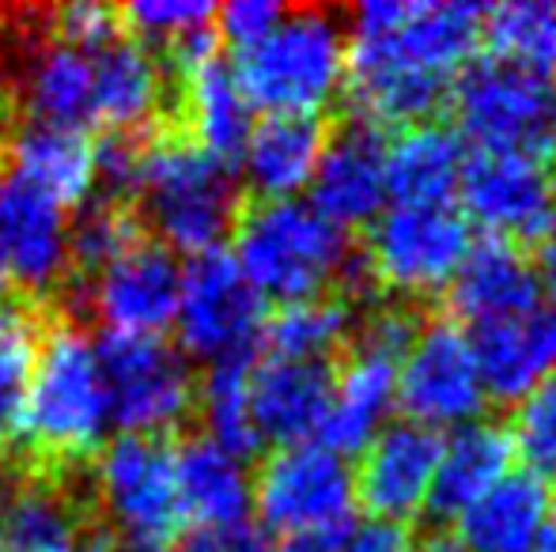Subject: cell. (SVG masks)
<instances>
[{
	"label": "cell",
	"mask_w": 556,
	"mask_h": 552,
	"mask_svg": "<svg viewBox=\"0 0 556 552\" xmlns=\"http://www.w3.org/2000/svg\"><path fill=\"white\" fill-rule=\"evenodd\" d=\"M481 38L492 57L538 80L556 76V0H504L481 12Z\"/></svg>",
	"instance_id": "1f68e13d"
},
{
	"label": "cell",
	"mask_w": 556,
	"mask_h": 552,
	"mask_svg": "<svg viewBox=\"0 0 556 552\" xmlns=\"http://www.w3.org/2000/svg\"><path fill=\"white\" fill-rule=\"evenodd\" d=\"M326 144L323 118H295V114H265L254 121L239 152L247 185L262 201H292L311 185L318 155Z\"/></svg>",
	"instance_id": "603a6c76"
},
{
	"label": "cell",
	"mask_w": 556,
	"mask_h": 552,
	"mask_svg": "<svg viewBox=\"0 0 556 552\" xmlns=\"http://www.w3.org/2000/svg\"><path fill=\"white\" fill-rule=\"evenodd\" d=\"M451 111L462 140L477 152H534L553 140L556 91L549 80L504 65V61H469L451 88Z\"/></svg>",
	"instance_id": "8fae6325"
},
{
	"label": "cell",
	"mask_w": 556,
	"mask_h": 552,
	"mask_svg": "<svg viewBox=\"0 0 556 552\" xmlns=\"http://www.w3.org/2000/svg\"><path fill=\"white\" fill-rule=\"evenodd\" d=\"M46 35L91 57V53H99L117 38V12L106 4H91V0L61 4L58 12H50V30Z\"/></svg>",
	"instance_id": "ab89813d"
},
{
	"label": "cell",
	"mask_w": 556,
	"mask_h": 552,
	"mask_svg": "<svg viewBox=\"0 0 556 552\" xmlns=\"http://www.w3.org/2000/svg\"><path fill=\"white\" fill-rule=\"evenodd\" d=\"M330 398V363L280 360V356L250 363V416L262 442H277V447L318 442Z\"/></svg>",
	"instance_id": "d6986e66"
},
{
	"label": "cell",
	"mask_w": 556,
	"mask_h": 552,
	"mask_svg": "<svg viewBox=\"0 0 556 552\" xmlns=\"http://www.w3.org/2000/svg\"><path fill=\"white\" fill-rule=\"evenodd\" d=\"M280 15H285V8L273 4V0H231V4L213 12V30L239 53H247L250 46H257L277 27Z\"/></svg>",
	"instance_id": "60d3db41"
},
{
	"label": "cell",
	"mask_w": 556,
	"mask_h": 552,
	"mask_svg": "<svg viewBox=\"0 0 556 552\" xmlns=\"http://www.w3.org/2000/svg\"><path fill=\"white\" fill-rule=\"evenodd\" d=\"M38 345L35 318L23 307H0V427L20 416Z\"/></svg>",
	"instance_id": "74e56055"
},
{
	"label": "cell",
	"mask_w": 556,
	"mask_h": 552,
	"mask_svg": "<svg viewBox=\"0 0 556 552\" xmlns=\"http://www.w3.org/2000/svg\"><path fill=\"white\" fill-rule=\"evenodd\" d=\"M515 458L527 462V473L538 480H556V375L515 401V416L507 424Z\"/></svg>",
	"instance_id": "d590c367"
},
{
	"label": "cell",
	"mask_w": 556,
	"mask_h": 552,
	"mask_svg": "<svg viewBox=\"0 0 556 552\" xmlns=\"http://www.w3.org/2000/svg\"><path fill=\"white\" fill-rule=\"evenodd\" d=\"M553 140H556V118H553Z\"/></svg>",
	"instance_id": "f5cc1de1"
},
{
	"label": "cell",
	"mask_w": 556,
	"mask_h": 552,
	"mask_svg": "<svg viewBox=\"0 0 556 552\" xmlns=\"http://www.w3.org/2000/svg\"><path fill=\"white\" fill-rule=\"evenodd\" d=\"M553 530H556V492H553Z\"/></svg>",
	"instance_id": "f907efd6"
},
{
	"label": "cell",
	"mask_w": 556,
	"mask_h": 552,
	"mask_svg": "<svg viewBox=\"0 0 556 552\" xmlns=\"http://www.w3.org/2000/svg\"><path fill=\"white\" fill-rule=\"evenodd\" d=\"M341 530L292 534V538H280V545L269 549V552H341Z\"/></svg>",
	"instance_id": "ee69618b"
},
{
	"label": "cell",
	"mask_w": 556,
	"mask_h": 552,
	"mask_svg": "<svg viewBox=\"0 0 556 552\" xmlns=\"http://www.w3.org/2000/svg\"><path fill=\"white\" fill-rule=\"evenodd\" d=\"M409 538L387 523H349L341 530V552H409Z\"/></svg>",
	"instance_id": "7bdbcfd3"
},
{
	"label": "cell",
	"mask_w": 556,
	"mask_h": 552,
	"mask_svg": "<svg viewBox=\"0 0 556 552\" xmlns=\"http://www.w3.org/2000/svg\"><path fill=\"white\" fill-rule=\"evenodd\" d=\"M250 508L280 538L341 530L356 511V473L323 442L277 447L250 477Z\"/></svg>",
	"instance_id": "9c48e42d"
},
{
	"label": "cell",
	"mask_w": 556,
	"mask_h": 552,
	"mask_svg": "<svg viewBox=\"0 0 556 552\" xmlns=\"http://www.w3.org/2000/svg\"><path fill=\"white\" fill-rule=\"evenodd\" d=\"M111 424L122 435H155L178 427L198 406V378L186 356L163 337L106 333L96 345Z\"/></svg>",
	"instance_id": "30bf717a"
},
{
	"label": "cell",
	"mask_w": 556,
	"mask_h": 552,
	"mask_svg": "<svg viewBox=\"0 0 556 552\" xmlns=\"http://www.w3.org/2000/svg\"><path fill=\"white\" fill-rule=\"evenodd\" d=\"M193 409H201V420H205V439L227 454L247 462L262 447L254 416H250V356L208 363L205 378L198 383Z\"/></svg>",
	"instance_id": "836d02e7"
},
{
	"label": "cell",
	"mask_w": 556,
	"mask_h": 552,
	"mask_svg": "<svg viewBox=\"0 0 556 552\" xmlns=\"http://www.w3.org/2000/svg\"><path fill=\"white\" fill-rule=\"evenodd\" d=\"M8 284H12V280H8V266H4V254H0V299H4V295H8Z\"/></svg>",
	"instance_id": "c3c4849f"
},
{
	"label": "cell",
	"mask_w": 556,
	"mask_h": 552,
	"mask_svg": "<svg viewBox=\"0 0 556 552\" xmlns=\"http://www.w3.org/2000/svg\"><path fill=\"white\" fill-rule=\"evenodd\" d=\"M8 175L23 178L27 185L42 190L61 208H80L96 190L91 175V144L80 129L58 126H27L8 144Z\"/></svg>",
	"instance_id": "4dcf8cb0"
},
{
	"label": "cell",
	"mask_w": 556,
	"mask_h": 552,
	"mask_svg": "<svg viewBox=\"0 0 556 552\" xmlns=\"http://www.w3.org/2000/svg\"><path fill=\"white\" fill-rule=\"evenodd\" d=\"M213 12L216 8L205 0H140V4H125L117 12V23H125L132 42H140L144 50L152 46L175 50L182 38L213 27Z\"/></svg>",
	"instance_id": "8d00e7d4"
},
{
	"label": "cell",
	"mask_w": 556,
	"mask_h": 552,
	"mask_svg": "<svg viewBox=\"0 0 556 552\" xmlns=\"http://www.w3.org/2000/svg\"><path fill=\"white\" fill-rule=\"evenodd\" d=\"M454 526L462 552H542L553 541V492L534 473L515 470L469 503Z\"/></svg>",
	"instance_id": "44dd1931"
},
{
	"label": "cell",
	"mask_w": 556,
	"mask_h": 552,
	"mask_svg": "<svg viewBox=\"0 0 556 552\" xmlns=\"http://www.w3.org/2000/svg\"><path fill=\"white\" fill-rule=\"evenodd\" d=\"M178 552H269L262 530L254 526H224V530H198Z\"/></svg>",
	"instance_id": "b9f144b4"
},
{
	"label": "cell",
	"mask_w": 556,
	"mask_h": 552,
	"mask_svg": "<svg viewBox=\"0 0 556 552\" xmlns=\"http://www.w3.org/2000/svg\"><path fill=\"white\" fill-rule=\"evenodd\" d=\"M140 167H144V144L132 133H106L99 144H91V175L106 201L137 193Z\"/></svg>",
	"instance_id": "f35d334b"
},
{
	"label": "cell",
	"mask_w": 556,
	"mask_h": 552,
	"mask_svg": "<svg viewBox=\"0 0 556 552\" xmlns=\"http://www.w3.org/2000/svg\"><path fill=\"white\" fill-rule=\"evenodd\" d=\"M20 432L46 462H80L103 447L111 427L103 371L96 341L73 325H61L38 345L35 371L20 406Z\"/></svg>",
	"instance_id": "277c9868"
},
{
	"label": "cell",
	"mask_w": 556,
	"mask_h": 552,
	"mask_svg": "<svg viewBox=\"0 0 556 552\" xmlns=\"http://www.w3.org/2000/svg\"><path fill=\"white\" fill-rule=\"evenodd\" d=\"M182 118L193 144L231 167L254 129V106L242 91L235 68L208 57L182 73Z\"/></svg>",
	"instance_id": "83f0119b"
},
{
	"label": "cell",
	"mask_w": 556,
	"mask_h": 552,
	"mask_svg": "<svg viewBox=\"0 0 556 552\" xmlns=\"http://www.w3.org/2000/svg\"><path fill=\"white\" fill-rule=\"evenodd\" d=\"M73 552H117L111 538H103V534H96V538H80V545Z\"/></svg>",
	"instance_id": "bcb514c9"
},
{
	"label": "cell",
	"mask_w": 556,
	"mask_h": 552,
	"mask_svg": "<svg viewBox=\"0 0 556 552\" xmlns=\"http://www.w3.org/2000/svg\"><path fill=\"white\" fill-rule=\"evenodd\" d=\"M175 325L186 352L198 360H239L250 356L265 330V299L250 287L231 254L208 251L182 269Z\"/></svg>",
	"instance_id": "5bb4252c"
},
{
	"label": "cell",
	"mask_w": 556,
	"mask_h": 552,
	"mask_svg": "<svg viewBox=\"0 0 556 552\" xmlns=\"http://www.w3.org/2000/svg\"><path fill=\"white\" fill-rule=\"evenodd\" d=\"M409 552H462L458 545H446V541H432V545H413Z\"/></svg>",
	"instance_id": "7dc6e473"
},
{
	"label": "cell",
	"mask_w": 556,
	"mask_h": 552,
	"mask_svg": "<svg viewBox=\"0 0 556 552\" xmlns=\"http://www.w3.org/2000/svg\"><path fill=\"white\" fill-rule=\"evenodd\" d=\"M235 76L254 111L323 118L326 106L344 95L349 76L344 20L330 8H285L277 27L239 53Z\"/></svg>",
	"instance_id": "3957f363"
},
{
	"label": "cell",
	"mask_w": 556,
	"mask_h": 552,
	"mask_svg": "<svg viewBox=\"0 0 556 552\" xmlns=\"http://www.w3.org/2000/svg\"><path fill=\"white\" fill-rule=\"evenodd\" d=\"M4 458H8V442H4V427H0V465H4Z\"/></svg>",
	"instance_id": "681fc988"
},
{
	"label": "cell",
	"mask_w": 556,
	"mask_h": 552,
	"mask_svg": "<svg viewBox=\"0 0 556 552\" xmlns=\"http://www.w3.org/2000/svg\"><path fill=\"white\" fill-rule=\"evenodd\" d=\"M0 254L8 280L46 295L68 273V213L15 175H0Z\"/></svg>",
	"instance_id": "ac0fdd59"
},
{
	"label": "cell",
	"mask_w": 556,
	"mask_h": 552,
	"mask_svg": "<svg viewBox=\"0 0 556 552\" xmlns=\"http://www.w3.org/2000/svg\"><path fill=\"white\" fill-rule=\"evenodd\" d=\"M489 401L473 337L458 322L420 325L397 368V406L405 420L440 435L481 420Z\"/></svg>",
	"instance_id": "7c38bea8"
},
{
	"label": "cell",
	"mask_w": 556,
	"mask_h": 552,
	"mask_svg": "<svg viewBox=\"0 0 556 552\" xmlns=\"http://www.w3.org/2000/svg\"><path fill=\"white\" fill-rule=\"evenodd\" d=\"M489 398L522 401L556 375V307L538 303L522 314L469 333Z\"/></svg>",
	"instance_id": "7402d4cb"
},
{
	"label": "cell",
	"mask_w": 556,
	"mask_h": 552,
	"mask_svg": "<svg viewBox=\"0 0 556 552\" xmlns=\"http://www.w3.org/2000/svg\"><path fill=\"white\" fill-rule=\"evenodd\" d=\"M352 310L337 295H318V299L285 303L277 314L265 322V341L273 356L303 363H326L337 348L349 345L352 337Z\"/></svg>",
	"instance_id": "d6a6232c"
},
{
	"label": "cell",
	"mask_w": 556,
	"mask_h": 552,
	"mask_svg": "<svg viewBox=\"0 0 556 552\" xmlns=\"http://www.w3.org/2000/svg\"><path fill=\"white\" fill-rule=\"evenodd\" d=\"M538 277H542V292H549V299L556 307V223L549 228V235L542 239V266H538Z\"/></svg>",
	"instance_id": "f6af8a7d"
},
{
	"label": "cell",
	"mask_w": 556,
	"mask_h": 552,
	"mask_svg": "<svg viewBox=\"0 0 556 552\" xmlns=\"http://www.w3.org/2000/svg\"><path fill=\"white\" fill-rule=\"evenodd\" d=\"M515 473V447L507 424L496 420H473L454 427L440 439V462H435V485L428 511L443 518H458L469 503L481 500L489 488Z\"/></svg>",
	"instance_id": "d4e9b609"
},
{
	"label": "cell",
	"mask_w": 556,
	"mask_h": 552,
	"mask_svg": "<svg viewBox=\"0 0 556 552\" xmlns=\"http://www.w3.org/2000/svg\"><path fill=\"white\" fill-rule=\"evenodd\" d=\"M80 538V500L58 477L20 480L0 500V552H73Z\"/></svg>",
	"instance_id": "f546056e"
},
{
	"label": "cell",
	"mask_w": 556,
	"mask_h": 552,
	"mask_svg": "<svg viewBox=\"0 0 556 552\" xmlns=\"http://www.w3.org/2000/svg\"><path fill=\"white\" fill-rule=\"evenodd\" d=\"M417 318L402 303L371 310L359 322L341 375H333V398L318 442L333 454L352 458L390 424L397 406V368L417 337Z\"/></svg>",
	"instance_id": "8992f818"
},
{
	"label": "cell",
	"mask_w": 556,
	"mask_h": 552,
	"mask_svg": "<svg viewBox=\"0 0 556 552\" xmlns=\"http://www.w3.org/2000/svg\"><path fill=\"white\" fill-rule=\"evenodd\" d=\"M440 462V435L409 420L387 424L364 450L356 473V503L371 523L397 526L413 523L428 511Z\"/></svg>",
	"instance_id": "9a60e30c"
},
{
	"label": "cell",
	"mask_w": 556,
	"mask_h": 552,
	"mask_svg": "<svg viewBox=\"0 0 556 552\" xmlns=\"http://www.w3.org/2000/svg\"><path fill=\"white\" fill-rule=\"evenodd\" d=\"M132 243H140L137 216L122 201L99 197L91 205H84L76 213V220L68 223V266L96 277L111 261L122 258Z\"/></svg>",
	"instance_id": "e575fe53"
},
{
	"label": "cell",
	"mask_w": 556,
	"mask_h": 552,
	"mask_svg": "<svg viewBox=\"0 0 556 552\" xmlns=\"http://www.w3.org/2000/svg\"><path fill=\"white\" fill-rule=\"evenodd\" d=\"M469 228L489 239L527 246L556 223V178L534 152H473L458 182Z\"/></svg>",
	"instance_id": "4fadbf2b"
},
{
	"label": "cell",
	"mask_w": 556,
	"mask_h": 552,
	"mask_svg": "<svg viewBox=\"0 0 556 552\" xmlns=\"http://www.w3.org/2000/svg\"><path fill=\"white\" fill-rule=\"evenodd\" d=\"M140 201L148 223L170 254H208L239 223V182L231 167L201 152L186 137H160L144 144Z\"/></svg>",
	"instance_id": "5b68a950"
},
{
	"label": "cell",
	"mask_w": 556,
	"mask_h": 552,
	"mask_svg": "<svg viewBox=\"0 0 556 552\" xmlns=\"http://www.w3.org/2000/svg\"><path fill=\"white\" fill-rule=\"evenodd\" d=\"M91 485L106 523L137 552L167 549L182 530L175 450L155 435H117L99 447Z\"/></svg>",
	"instance_id": "ba28073f"
},
{
	"label": "cell",
	"mask_w": 556,
	"mask_h": 552,
	"mask_svg": "<svg viewBox=\"0 0 556 552\" xmlns=\"http://www.w3.org/2000/svg\"><path fill=\"white\" fill-rule=\"evenodd\" d=\"M167 76L152 50L129 38H114L91 53V118L106 121L111 133H132L160 114Z\"/></svg>",
	"instance_id": "4316f807"
},
{
	"label": "cell",
	"mask_w": 556,
	"mask_h": 552,
	"mask_svg": "<svg viewBox=\"0 0 556 552\" xmlns=\"http://www.w3.org/2000/svg\"><path fill=\"white\" fill-rule=\"evenodd\" d=\"M175 488L182 518L198 523V530L242 526L250 515L247 462L208 442L205 435L186 439L175 450Z\"/></svg>",
	"instance_id": "f1b7e54d"
},
{
	"label": "cell",
	"mask_w": 556,
	"mask_h": 552,
	"mask_svg": "<svg viewBox=\"0 0 556 552\" xmlns=\"http://www.w3.org/2000/svg\"><path fill=\"white\" fill-rule=\"evenodd\" d=\"M235 266L262 299H318L333 284L364 280L349 235L311 201H257L235 223Z\"/></svg>",
	"instance_id": "7a4b0ae2"
},
{
	"label": "cell",
	"mask_w": 556,
	"mask_h": 552,
	"mask_svg": "<svg viewBox=\"0 0 556 552\" xmlns=\"http://www.w3.org/2000/svg\"><path fill=\"white\" fill-rule=\"evenodd\" d=\"M542 552H556V541H549V545H545Z\"/></svg>",
	"instance_id": "816d5d0a"
},
{
	"label": "cell",
	"mask_w": 556,
	"mask_h": 552,
	"mask_svg": "<svg viewBox=\"0 0 556 552\" xmlns=\"http://www.w3.org/2000/svg\"><path fill=\"white\" fill-rule=\"evenodd\" d=\"M469 246L473 231L454 205H387L359 251V273L394 299H432L451 287Z\"/></svg>",
	"instance_id": "52a82bcc"
},
{
	"label": "cell",
	"mask_w": 556,
	"mask_h": 552,
	"mask_svg": "<svg viewBox=\"0 0 556 552\" xmlns=\"http://www.w3.org/2000/svg\"><path fill=\"white\" fill-rule=\"evenodd\" d=\"M182 266L160 243H132L117 261L91 277L88 307L111 333L125 337H160L175 325Z\"/></svg>",
	"instance_id": "2e32d148"
},
{
	"label": "cell",
	"mask_w": 556,
	"mask_h": 552,
	"mask_svg": "<svg viewBox=\"0 0 556 552\" xmlns=\"http://www.w3.org/2000/svg\"><path fill=\"white\" fill-rule=\"evenodd\" d=\"M344 95L356 121L417 126L432 121L481 38V8L454 0H367L344 23Z\"/></svg>",
	"instance_id": "6da1fadb"
},
{
	"label": "cell",
	"mask_w": 556,
	"mask_h": 552,
	"mask_svg": "<svg viewBox=\"0 0 556 552\" xmlns=\"http://www.w3.org/2000/svg\"><path fill=\"white\" fill-rule=\"evenodd\" d=\"M446 299H451L454 314L466 325H473L477 333L538 307L542 303V277L522 246L481 239L462 258L458 273L446 287Z\"/></svg>",
	"instance_id": "ffe728a7"
},
{
	"label": "cell",
	"mask_w": 556,
	"mask_h": 552,
	"mask_svg": "<svg viewBox=\"0 0 556 552\" xmlns=\"http://www.w3.org/2000/svg\"><path fill=\"white\" fill-rule=\"evenodd\" d=\"M15 95L35 126L80 129L91 118V57L58 38H38L23 50Z\"/></svg>",
	"instance_id": "cb8c5ba5"
},
{
	"label": "cell",
	"mask_w": 556,
	"mask_h": 552,
	"mask_svg": "<svg viewBox=\"0 0 556 552\" xmlns=\"http://www.w3.org/2000/svg\"><path fill=\"white\" fill-rule=\"evenodd\" d=\"M0 15H4V12H0Z\"/></svg>",
	"instance_id": "db71d44e"
},
{
	"label": "cell",
	"mask_w": 556,
	"mask_h": 552,
	"mask_svg": "<svg viewBox=\"0 0 556 552\" xmlns=\"http://www.w3.org/2000/svg\"><path fill=\"white\" fill-rule=\"evenodd\" d=\"M311 205L337 228H371L387 208V137L367 121H344L337 133H326L311 178Z\"/></svg>",
	"instance_id": "e0dca14e"
},
{
	"label": "cell",
	"mask_w": 556,
	"mask_h": 552,
	"mask_svg": "<svg viewBox=\"0 0 556 552\" xmlns=\"http://www.w3.org/2000/svg\"><path fill=\"white\" fill-rule=\"evenodd\" d=\"M466 140L443 121H417L387 140V185L394 205H451L466 170Z\"/></svg>",
	"instance_id": "484cf974"
}]
</instances>
